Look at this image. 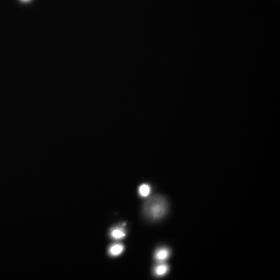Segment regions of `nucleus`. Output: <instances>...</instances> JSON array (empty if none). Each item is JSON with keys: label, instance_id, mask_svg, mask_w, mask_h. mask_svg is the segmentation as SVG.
Instances as JSON below:
<instances>
[{"label": "nucleus", "instance_id": "obj_1", "mask_svg": "<svg viewBox=\"0 0 280 280\" xmlns=\"http://www.w3.org/2000/svg\"><path fill=\"white\" fill-rule=\"evenodd\" d=\"M167 209L168 204L166 199L161 196H155L146 202L144 212L149 218L158 220L165 216Z\"/></svg>", "mask_w": 280, "mask_h": 280}, {"label": "nucleus", "instance_id": "obj_2", "mask_svg": "<svg viewBox=\"0 0 280 280\" xmlns=\"http://www.w3.org/2000/svg\"><path fill=\"white\" fill-rule=\"evenodd\" d=\"M169 255V252L166 249H162L158 251L156 254V258L158 261H162L167 259Z\"/></svg>", "mask_w": 280, "mask_h": 280}, {"label": "nucleus", "instance_id": "obj_3", "mask_svg": "<svg viewBox=\"0 0 280 280\" xmlns=\"http://www.w3.org/2000/svg\"><path fill=\"white\" fill-rule=\"evenodd\" d=\"M124 249V247L121 244L114 245L112 246L110 249V253L112 254V255L116 256L118 255L119 254L122 252Z\"/></svg>", "mask_w": 280, "mask_h": 280}, {"label": "nucleus", "instance_id": "obj_4", "mask_svg": "<svg viewBox=\"0 0 280 280\" xmlns=\"http://www.w3.org/2000/svg\"><path fill=\"white\" fill-rule=\"evenodd\" d=\"M111 236L116 239H119L124 237L125 234L124 231L121 229H115L112 231Z\"/></svg>", "mask_w": 280, "mask_h": 280}, {"label": "nucleus", "instance_id": "obj_5", "mask_svg": "<svg viewBox=\"0 0 280 280\" xmlns=\"http://www.w3.org/2000/svg\"><path fill=\"white\" fill-rule=\"evenodd\" d=\"M140 193L143 197H146L150 193V187L147 185H142L140 187Z\"/></svg>", "mask_w": 280, "mask_h": 280}, {"label": "nucleus", "instance_id": "obj_6", "mask_svg": "<svg viewBox=\"0 0 280 280\" xmlns=\"http://www.w3.org/2000/svg\"><path fill=\"white\" fill-rule=\"evenodd\" d=\"M168 269V267L167 265H162L156 268L155 272L158 275H165V273L167 272Z\"/></svg>", "mask_w": 280, "mask_h": 280}, {"label": "nucleus", "instance_id": "obj_7", "mask_svg": "<svg viewBox=\"0 0 280 280\" xmlns=\"http://www.w3.org/2000/svg\"><path fill=\"white\" fill-rule=\"evenodd\" d=\"M23 1H29V0H23Z\"/></svg>", "mask_w": 280, "mask_h": 280}]
</instances>
